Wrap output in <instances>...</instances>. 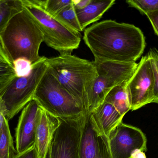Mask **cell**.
<instances>
[{
  "instance_id": "ac0fdd59",
  "label": "cell",
  "mask_w": 158,
  "mask_h": 158,
  "mask_svg": "<svg viewBox=\"0 0 158 158\" xmlns=\"http://www.w3.org/2000/svg\"><path fill=\"white\" fill-rule=\"evenodd\" d=\"M17 154L6 120L0 133V158H15Z\"/></svg>"
},
{
  "instance_id": "cb8c5ba5",
  "label": "cell",
  "mask_w": 158,
  "mask_h": 158,
  "mask_svg": "<svg viewBox=\"0 0 158 158\" xmlns=\"http://www.w3.org/2000/svg\"><path fill=\"white\" fill-rule=\"evenodd\" d=\"M14 69L16 76L24 77L29 75L32 68L31 62L24 58H19L14 62Z\"/></svg>"
},
{
  "instance_id": "3957f363",
  "label": "cell",
  "mask_w": 158,
  "mask_h": 158,
  "mask_svg": "<svg viewBox=\"0 0 158 158\" xmlns=\"http://www.w3.org/2000/svg\"><path fill=\"white\" fill-rule=\"evenodd\" d=\"M44 36L37 24L22 9L10 19L0 34V43L12 62L24 58L33 64L42 57L39 55Z\"/></svg>"
},
{
  "instance_id": "4316f807",
  "label": "cell",
  "mask_w": 158,
  "mask_h": 158,
  "mask_svg": "<svg viewBox=\"0 0 158 158\" xmlns=\"http://www.w3.org/2000/svg\"><path fill=\"white\" fill-rule=\"evenodd\" d=\"M91 0H72V3L76 10L81 9L87 6Z\"/></svg>"
},
{
  "instance_id": "484cf974",
  "label": "cell",
  "mask_w": 158,
  "mask_h": 158,
  "mask_svg": "<svg viewBox=\"0 0 158 158\" xmlns=\"http://www.w3.org/2000/svg\"><path fill=\"white\" fill-rule=\"evenodd\" d=\"M146 15L150 21L155 33L158 36V10L147 13Z\"/></svg>"
},
{
  "instance_id": "277c9868",
  "label": "cell",
  "mask_w": 158,
  "mask_h": 158,
  "mask_svg": "<svg viewBox=\"0 0 158 158\" xmlns=\"http://www.w3.org/2000/svg\"><path fill=\"white\" fill-rule=\"evenodd\" d=\"M46 57L32 64L31 72L27 76H15L0 84V105L8 121L33 100L37 86L48 66Z\"/></svg>"
},
{
  "instance_id": "603a6c76",
  "label": "cell",
  "mask_w": 158,
  "mask_h": 158,
  "mask_svg": "<svg viewBox=\"0 0 158 158\" xmlns=\"http://www.w3.org/2000/svg\"><path fill=\"white\" fill-rule=\"evenodd\" d=\"M148 55L151 61L155 79L153 103L158 105V50L156 48H151Z\"/></svg>"
},
{
  "instance_id": "e0dca14e",
  "label": "cell",
  "mask_w": 158,
  "mask_h": 158,
  "mask_svg": "<svg viewBox=\"0 0 158 158\" xmlns=\"http://www.w3.org/2000/svg\"><path fill=\"white\" fill-rule=\"evenodd\" d=\"M22 9L21 0H0V34L11 18Z\"/></svg>"
},
{
  "instance_id": "9c48e42d",
  "label": "cell",
  "mask_w": 158,
  "mask_h": 158,
  "mask_svg": "<svg viewBox=\"0 0 158 158\" xmlns=\"http://www.w3.org/2000/svg\"><path fill=\"white\" fill-rule=\"evenodd\" d=\"M78 158H113L109 138L97 127L87 110L81 117Z\"/></svg>"
},
{
  "instance_id": "5bb4252c",
  "label": "cell",
  "mask_w": 158,
  "mask_h": 158,
  "mask_svg": "<svg viewBox=\"0 0 158 158\" xmlns=\"http://www.w3.org/2000/svg\"><path fill=\"white\" fill-rule=\"evenodd\" d=\"M90 113L97 127L108 138L111 132L122 122L124 117L114 106L105 102Z\"/></svg>"
},
{
  "instance_id": "52a82bcc",
  "label": "cell",
  "mask_w": 158,
  "mask_h": 158,
  "mask_svg": "<svg viewBox=\"0 0 158 158\" xmlns=\"http://www.w3.org/2000/svg\"><path fill=\"white\" fill-rule=\"evenodd\" d=\"M97 76L88 99L86 110L89 112L101 105L110 91L117 85L130 79L137 67L136 63L95 61Z\"/></svg>"
},
{
  "instance_id": "ffe728a7",
  "label": "cell",
  "mask_w": 158,
  "mask_h": 158,
  "mask_svg": "<svg viewBox=\"0 0 158 158\" xmlns=\"http://www.w3.org/2000/svg\"><path fill=\"white\" fill-rule=\"evenodd\" d=\"M14 64L0 43V84L15 76Z\"/></svg>"
},
{
  "instance_id": "7a4b0ae2",
  "label": "cell",
  "mask_w": 158,
  "mask_h": 158,
  "mask_svg": "<svg viewBox=\"0 0 158 158\" xmlns=\"http://www.w3.org/2000/svg\"><path fill=\"white\" fill-rule=\"evenodd\" d=\"M45 62L53 75L85 110L94 82L97 76L94 61L80 58L71 54L47 58Z\"/></svg>"
},
{
  "instance_id": "ba28073f",
  "label": "cell",
  "mask_w": 158,
  "mask_h": 158,
  "mask_svg": "<svg viewBox=\"0 0 158 158\" xmlns=\"http://www.w3.org/2000/svg\"><path fill=\"white\" fill-rule=\"evenodd\" d=\"M155 79L148 55L142 57L128 81L131 110H137L154 101Z\"/></svg>"
},
{
  "instance_id": "8992f818",
  "label": "cell",
  "mask_w": 158,
  "mask_h": 158,
  "mask_svg": "<svg viewBox=\"0 0 158 158\" xmlns=\"http://www.w3.org/2000/svg\"><path fill=\"white\" fill-rule=\"evenodd\" d=\"M22 8L31 17L40 30L45 43L60 54H71L77 49L81 35L63 25L48 14L35 0H21Z\"/></svg>"
},
{
  "instance_id": "9a60e30c",
  "label": "cell",
  "mask_w": 158,
  "mask_h": 158,
  "mask_svg": "<svg viewBox=\"0 0 158 158\" xmlns=\"http://www.w3.org/2000/svg\"><path fill=\"white\" fill-rule=\"evenodd\" d=\"M115 3V0H91L90 3L84 8L77 10L75 9L82 30L90 24L99 20Z\"/></svg>"
},
{
  "instance_id": "d4e9b609",
  "label": "cell",
  "mask_w": 158,
  "mask_h": 158,
  "mask_svg": "<svg viewBox=\"0 0 158 158\" xmlns=\"http://www.w3.org/2000/svg\"><path fill=\"white\" fill-rule=\"evenodd\" d=\"M15 158H40L35 145L28 150L18 154Z\"/></svg>"
},
{
  "instance_id": "2e32d148",
  "label": "cell",
  "mask_w": 158,
  "mask_h": 158,
  "mask_svg": "<svg viewBox=\"0 0 158 158\" xmlns=\"http://www.w3.org/2000/svg\"><path fill=\"white\" fill-rule=\"evenodd\" d=\"M129 80V79L113 87L107 95L104 101L114 106L119 113L123 117L131 110L128 89Z\"/></svg>"
},
{
  "instance_id": "7c38bea8",
  "label": "cell",
  "mask_w": 158,
  "mask_h": 158,
  "mask_svg": "<svg viewBox=\"0 0 158 158\" xmlns=\"http://www.w3.org/2000/svg\"><path fill=\"white\" fill-rule=\"evenodd\" d=\"M42 108L31 100L22 109L15 131L16 150L20 154L35 145V134Z\"/></svg>"
},
{
  "instance_id": "6da1fadb",
  "label": "cell",
  "mask_w": 158,
  "mask_h": 158,
  "mask_svg": "<svg viewBox=\"0 0 158 158\" xmlns=\"http://www.w3.org/2000/svg\"><path fill=\"white\" fill-rule=\"evenodd\" d=\"M83 40L95 61L135 63L142 55L145 38L139 28L112 19L94 23L85 29Z\"/></svg>"
},
{
  "instance_id": "44dd1931",
  "label": "cell",
  "mask_w": 158,
  "mask_h": 158,
  "mask_svg": "<svg viewBox=\"0 0 158 158\" xmlns=\"http://www.w3.org/2000/svg\"><path fill=\"white\" fill-rule=\"evenodd\" d=\"M40 6L51 15L54 16L66 6L72 3V0H35Z\"/></svg>"
},
{
  "instance_id": "30bf717a",
  "label": "cell",
  "mask_w": 158,
  "mask_h": 158,
  "mask_svg": "<svg viewBox=\"0 0 158 158\" xmlns=\"http://www.w3.org/2000/svg\"><path fill=\"white\" fill-rule=\"evenodd\" d=\"M109 141L113 158H131L135 150H147V139L143 132L123 122L111 132Z\"/></svg>"
},
{
  "instance_id": "4fadbf2b",
  "label": "cell",
  "mask_w": 158,
  "mask_h": 158,
  "mask_svg": "<svg viewBox=\"0 0 158 158\" xmlns=\"http://www.w3.org/2000/svg\"><path fill=\"white\" fill-rule=\"evenodd\" d=\"M60 122V119L42 109L35 134V147L40 158H45Z\"/></svg>"
},
{
  "instance_id": "d6986e66",
  "label": "cell",
  "mask_w": 158,
  "mask_h": 158,
  "mask_svg": "<svg viewBox=\"0 0 158 158\" xmlns=\"http://www.w3.org/2000/svg\"><path fill=\"white\" fill-rule=\"evenodd\" d=\"M53 17L72 30L79 32L83 31L79 23L73 3L66 6Z\"/></svg>"
},
{
  "instance_id": "f1b7e54d",
  "label": "cell",
  "mask_w": 158,
  "mask_h": 158,
  "mask_svg": "<svg viewBox=\"0 0 158 158\" xmlns=\"http://www.w3.org/2000/svg\"><path fill=\"white\" fill-rule=\"evenodd\" d=\"M6 120V118L5 117L4 115L2 109L1 105H0V133H1V130L2 129L4 124Z\"/></svg>"
},
{
  "instance_id": "83f0119b",
  "label": "cell",
  "mask_w": 158,
  "mask_h": 158,
  "mask_svg": "<svg viewBox=\"0 0 158 158\" xmlns=\"http://www.w3.org/2000/svg\"><path fill=\"white\" fill-rule=\"evenodd\" d=\"M131 158H147L144 152L140 150H136L133 153Z\"/></svg>"
},
{
  "instance_id": "8fae6325",
  "label": "cell",
  "mask_w": 158,
  "mask_h": 158,
  "mask_svg": "<svg viewBox=\"0 0 158 158\" xmlns=\"http://www.w3.org/2000/svg\"><path fill=\"white\" fill-rule=\"evenodd\" d=\"M81 117L76 119H60V126L50 146L51 158H78Z\"/></svg>"
},
{
  "instance_id": "7402d4cb",
  "label": "cell",
  "mask_w": 158,
  "mask_h": 158,
  "mask_svg": "<svg viewBox=\"0 0 158 158\" xmlns=\"http://www.w3.org/2000/svg\"><path fill=\"white\" fill-rule=\"evenodd\" d=\"M126 2L130 7L138 10L142 15L158 10V0H128Z\"/></svg>"
},
{
  "instance_id": "5b68a950",
  "label": "cell",
  "mask_w": 158,
  "mask_h": 158,
  "mask_svg": "<svg viewBox=\"0 0 158 158\" xmlns=\"http://www.w3.org/2000/svg\"><path fill=\"white\" fill-rule=\"evenodd\" d=\"M33 99L51 115L61 119L81 117L84 109L64 89L47 68L35 91Z\"/></svg>"
}]
</instances>
